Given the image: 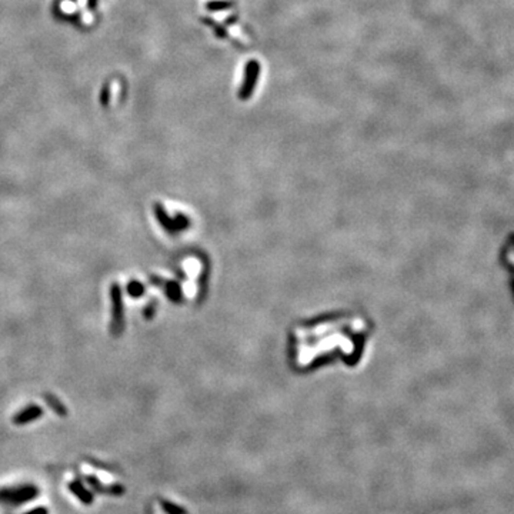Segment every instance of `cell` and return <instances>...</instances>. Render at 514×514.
Returning a JSON list of instances; mask_svg holds the SVG:
<instances>
[{"label": "cell", "instance_id": "cell-1", "mask_svg": "<svg viewBox=\"0 0 514 514\" xmlns=\"http://www.w3.org/2000/svg\"><path fill=\"white\" fill-rule=\"evenodd\" d=\"M112 303H113V326L112 333L120 334V330L123 327V310H121V299H120V290L119 286L113 284L112 287Z\"/></svg>", "mask_w": 514, "mask_h": 514}]
</instances>
